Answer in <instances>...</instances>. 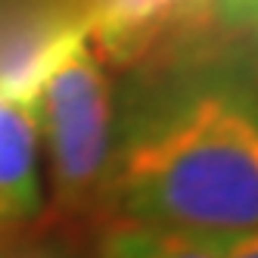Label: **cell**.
<instances>
[{
    "label": "cell",
    "mask_w": 258,
    "mask_h": 258,
    "mask_svg": "<svg viewBox=\"0 0 258 258\" xmlns=\"http://www.w3.org/2000/svg\"><path fill=\"white\" fill-rule=\"evenodd\" d=\"M97 258H218V252L212 239L202 236L109 221L100 236Z\"/></svg>",
    "instance_id": "5b68a950"
},
{
    "label": "cell",
    "mask_w": 258,
    "mask_h": 258,
    "mask_svg": "<svg viewBox=\"0 0 258 258\" xmlns=\"http://www.w3.org/2000/svg\"><path fill=\"white\" fill-rule=\"evenodd\" d=\"M78 22L106 59L146 56L174 31H193L187 0H84Z\"/></svg>",
    "instance_id": "277c9868"
},
{
    "label": "cell",
    "mask_w": 258,
    "mask_h": 258,
    "mask_svg": "<svg viewBox=\"0 0 258 258\" xmlns=\"http://www.w3.org/2000/svg\"><path fill=\"white\" fill-rule=\"evenodd\" d=\"M44 215L41 140L28 100L0 87V227H31Z\"/></svg>",
    "instance_id": "3957f363"
},
{
    "label": "cell",
    "mask_w": 258,
    "mask_h": 258,
    "mask_svg": "<svg viewBox=\"0 0 258 258\" xmlns=\"http://www.w3.org/2000/svg\"><path fill=\"white\" fill-rule=\"evenodd\" d=\"M212 246H215L218 258H258V236H255V230L212 239Z\"/></svg>",
    "instance_id": "52a82bcc"
},
{
    "label": "cell",
    "mask_w": 258,
    "mask_h": 258,
    "mask_svg": "<svg viewBox=\"0 0 258 258\" xmlns=\"http://www.w3.org/2000/svg\"><path fill=\"white\" fill-rule=\"evenodd\" d=\"M0 258H78L62 239L31 227H0Z\"/></svg>",
    "instance_id": "8992f818"
},
{
    "label": "cell",
    "mask_w": 258,
    "mask_h": 258,
    "mask_svg": "<svg viewBox=\"0 0 258 258\" xmlns=\"http://www.w3.org/2000/svg\"><path fill=\"white\" fill-rule=\"evenodd\" d=\"M103 218L202 239L258 227V103L243 50L183 53L118 94Z\"/></svg>",
    "instance_id": "6da1fadb"
},
{
    "label": "cell",
    "mask_w": 258,
    "mask_h": 258,
    "mask_svg": "<svg viewBox=\"0 0 258 258\" xmlns=\"http://www.w3.org/2000/svg\"><path fill=\"white\" fill-rule=\"evenodd\" d=\"M28 106L47 153L53 209L62 218L106 215L115 165L118 94L106 56L78 22L56 41Z\"/></svg>",
    "instance_id": "7a4b0ae2"
},
{
    "label": "cell",
    "mask_w": 258,
    "mask_h": 258,
    "mask_svg": "<svg viewBox=\"0 0 258 258\" xmlns=\"http://www.w3.org/2000/svg\"><path fill=\"white\" fill-rule=\"evenodd\" d=\"M187 4H190V22L193 25H209V19H206L209 0H187Z\"/></svg>",
    "instance_id": "ba28073f"
}]
</instances>
